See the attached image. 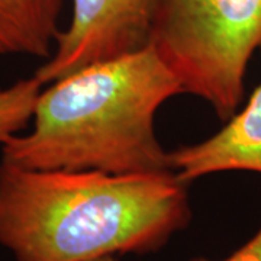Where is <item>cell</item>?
<instances>
[{
    "mask_svg": "<svg viewBox=\"0 0 261 261\" xmlns=\"http://www.w3.org/2000/svg\"><path fill=\"white\" fill-rule=\"evenodd\" d=\"M168 161L186 183L221 171L261 174V83L222 129L202 142L168 151Z\"/></svg>",
    "mask_w": 261,
    "mask_h": 261,
    "instance_id": "5b68a950",
    "label": "cell"
},
{
    "mask_svg": "<svg viewBox=\"0 0 261 261\" xmlns=\"http://www.w3.org/2000/svg\"><path fill=\"white\" fill-rule=\"evenodd\" d=\"M92 261H118L115 258V255H106V257H100V258H96Z\"/></svg>",
    "mask_w": 261,
    "mask_h": 261,
    "instance_id": "9c48e42d",
    "label": "cell"
},
{
    "mask_svg": "<svg viewBox=\"0 0 261 261\" xmlns=\"http://www.w3.org/2000/svg\"><path fill=\"white\" fill-rule=\"evenodd\" d=\"M73 16L35 77L49 84L84 67L149 45L157 0H71Z\"/></svg>",
    "mask_w": 261,
    "mask_h": 261,
    "instance_id": "277c9868",
    "label": "cell"
},
{
    "mask_svg": "<svg viewBox=\"0 0 261 261\" xmlns=\"http://www.w3.org/2000/svg\"><path fill=\"white\" fill-rule=\"evenodd\" d=\"M64 0H0V57L47 60L53 54Z\"/></svg>",
    "mask_w": 261,
    "mask_h": 261,
    "instance_id": "8992f818",
    "label": "cell"
},
{
    "mask_svg": "<svg viewBox=\"0 0 261 261\" xmlns=\"http://www.w3.org/2000/svg\"><path fill=\"white\" fill-rule=\"evenodd\" d=\"M44 84L35 75L0 89V144L20 134L32 121L35 103Z\"/></svg>",
    "mask_w": 261,
    "mask_h": 261,
    "instance_id": "52a82bcc",
    "label": "cell"
},
{
    "mask_svg": "<svg viewBox=\"0 0 261 261\" xmlns=\"http://www.w3.org/2000/svg\"><path fill=\"white\" fill-rule=\"evenodd\" d=\"M174 171L108 174L0 161V245L15 261H92L160 251L192 219Z\"/></svg>",
    "mask_w": 261,
    "mask_h": 261,
    "instance_id": "6da1fadb",
    "label": "cell"
},
{
    "mask_svg": "<svg viewBox=\"0 0 261 261\" xmlns=\"http://www.w3.org/2000/svg\"><path fill=\"white\" fill-rule=\"evenodd\" d=\"M49 84L38 96L32 130L5 142L2 161L108 174L171 171L154 118L183 87L151 45Z\"/></svg>",
    "mask_w": 261,
    "mask_h": 261,
    "instance_id": "7a4b0ae2",
    "label": "cell"
},
{
    "mask_svg": "<svg viewBox=\"0 0 261 261\" xmlns=\"http://www.w3.org/2000/svg\"><path fill=\"white\" fill-rule=\"evenodd\" d=\"M149 45L183 93L228 121L244 99L252 54L261 48V0H157Z\"/></svg>",
    "mask_w": 261,
    "mask_h": 261,
    "instance_id": "3957f363",
    "label": "cell"
},
{
    "mask_svg": "<svg viewBox=\"0 0 261 261\" xmlns=\"http://www.w3.org/2000/svg\"><path fill=\"white\" fill-rule=\"evenodd\" d=\"M190 261L212 260H207V258H203V257H196V258H192ZM221 261H261V228L248 243H245L243 247H240L228 258Z\"/></svg>",
    "mask_w": 261,
    "mask_h": 261,
    "instance_id": "ba28073f",
    "label": "cell"
}]
</instances>
